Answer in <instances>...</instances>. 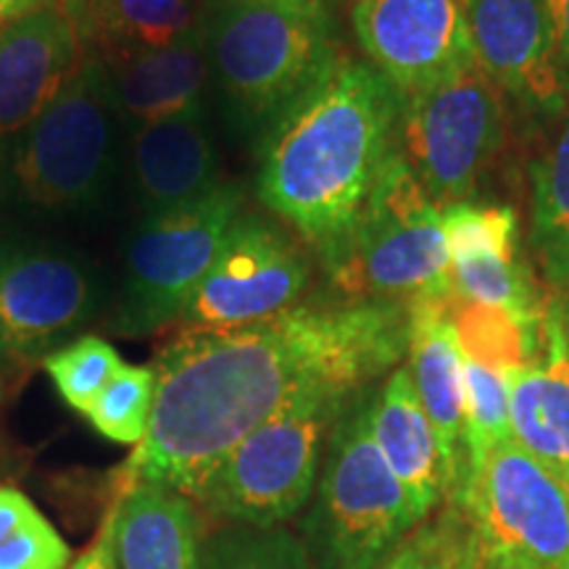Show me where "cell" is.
<instances>
[{"mask_svg":"<svg viewBox=\"0 0 569 569\" xmlns=\"http://www.w3.org/2000/svg\"><path fill=\"white\" fill-rule=\"evenodd\" d=\"M409 351V303L309 301L232 330H182L156 353L148 436L127 482L188 496L227 453L311 390H367Z\"/></svg>","mask_w":569,"mask_h":569,"instance_id":"1","label":"cell"},{"mask_svg":"<svg viewBox=\"0 0 569 569\" xmlns=\"http://www.w3.org/2000/svg\"><path fill=\"white\" fill-rule=\"evenodd\" d=\"M403 98L369 61L343 59L261 142L259 198L325 256L398 151Z\"/></svg>","mask_w":569,"mask_h":569,"instance_id":"2","label":"cell"},{"mask_svg":"<svg viewBox=\"0 0 569 569\" xmlns=\"http://www.w3.org/2000/svg\"><path fill=\"white\" fill-rule=\"evenodd\" d=\"M201 32L227 117L261 142L346 59L332 11L206 0Z\"/></svg>","mask_w":569,"mask_h":569,"instance_id":"3","label":"cell"},{"mask_svg":"<svg viewBox=\"0 0 569 569\" xmlns=\"http://www.w3.org/2000/svg\"><path fill=\"white\" fill-rule=\"evenodd\" d=\"M322 261L340 301H446L453 293L443 209L427 196L401 148Z\"/></svg>","mask_w":569,"mask_h":569,"instance_id":"4","label":"cell"},{"mask_svg":"<svg viewBox=\"0 0 569 569\" xmlns=\"http://www.w3.org/2000/svg\"><path fill=\"white\" fill-rule=\"evenodd\" d=\"M361 390L332 427L301 540L317 569H377L417 528L401 482L375 443Z\"/></svg>","mask_w":569,"mask_h":569,"instance_id":"5","label":"cell"},{"mask_svg":"<svg viewBox=\"0 0 569 569\" xmlns=\"http://www.w3.org/2000/svg\"><path fill=\"white\" fill-rule=\"evenodd\" d=\"M361 390H311L246 436L193 503L227 522L274 528L301 515L317 488L327 440Z\"/></svg>","mask_w":569,"mask_h":569,"instance_id":"6","label":"cell"},{"mask_svg":"<svg viewBox=\"0 0 569 569\" xmlns=\"http://www.w3.org/2000/svg\"><path fill=\"white\" fill-rule=\"evenodd\" d=\"M117 122L101 61L84 48L67 88L21 132L0 163L9 188L27 206L48 213L101 206L117 172Z\"/></svg>","mask_w":569,"mask_h":569,"instance_id":"7","label":"cell"},{"mask_svg":"<svg viewBox=\"0 0 569 569\" xmlns=\"http://www.w3.org/2000/svg\"><path fill=\"white\" fill-rule=\"evenodd\" d=\"M240 211V188L219 184L193 203L146 213L124 248V284L113 311V332L142 338L180 322Z\"/></svg>","mask_w":569,"mask_h":569,"instance_id":"8","label":"cell"},{"mask_svg":"<svg viewBox=\"0 0 569 569\" xmlns=\"http://www.w3.org/2000/svg\"><path fill=\"white\" fill-rule=\"evenodd\" d=\"M459 503L482 569H569V488L517 440L469 467Z\"/></svg>","mask_w":569,"mask_h":569,"instance_id":"9","label":"cell"},{"mask_svg":"<svg viewBox=\"0 0 569 569\" xmlns=\"http://www.w3.org/2000/svg\"><path fill=\"white\" fill-rule=\"evenodd\" d=\"M503 92L478 63L403 101L398 148L440 209L465 203L503 142Z\"/></svg>","mask_w":569,"mask_h":569,"instance_id":"10","label":"cell"},{"mask_svg":"<svg viewBox=\"0 0 569 569\" xmlns=\"http://www.w3.org/2000/svg\"><path fill=\"white\" fill-rule=\"evenodd\" d=\"M309 280L303 248L280 224L240 211L180 325L182 330H232L264 322L298 306Z\"/></svg>","mask_w":569,"mask_h":569,"instance_id":"11","label":"cell"},{"mask_svg":"<svg viewBox=\"0 0 569 569\" xmlns=\"http://www.w3.org/2000/svg\"><path fill=\"white\" fill-rule=\"evenodd\" d=\"M98 311V282L74 253L0 240V365L27 367L67 346Z\"/></svg>","mask_w":569,"mask_h":569,"instance_id":"12","label":"cell"},{"mask_svg":"<svg viewBox=\"0 0 569 569\" xmlns=\"http://www.w3.org/2000/svg\"><path fill=\"white\" fill-rule=\"evenodd\" d=\"M351 27L403 101L475 63L465 0H353Z\"/></svg>","mask_w":569,"mask_h":569,"instance_id":"13","label":"cell"},{"mask_svg":"<svg viewBox=\"0 0 569 569\" xmlns=\"http://www.w3.org/2000/svg\"><path fill=\"white\" fill-rule=\"evenodd\" d=\"M475 63L503 96L540 113L567 106L549 0H465Z\"/></svg>","mask_w":569,"mask_h":569,"instance_id":"14","label":"cell"},{"mask_svg":"<svg viewBox=\"0 0 569 569\" xmlns=\"http://www.w3.org/2000/svg\"><path fill=\"white\" fill-rule=\"evenodd\" d=\"M82 59V32L63 0H46L0 30V163L67 88Z\"/></svg>","mask_w":569,"mask_h":569,"instance_id":"15","label":"cell"},{"mask_svg":"<svg viewBox=\"0 0 569 569\" xmlns=\"http://www.w3.org/2000/svg\"><path fill=\"white\" fill-rule=\"evenodd\" d=\"M509 380L515 440L569 488V303L551 293L540 315V351Z\"/></svg>","mask_w":569,"mask_h":569,"instance_id":"16","label":"cell"},{"mask_svg":"<svg viewBox=\"0 0 569 569\" xmlns=\"http://www.w3.org/2000/svg\"><path fill=\"white\" fill-rule=\"evenodd\" d=\"M448 301V298H446ZM446 301L409 303V375L446 469V501H459L467 486L465 353L446 317Z\"/></svg>","mask_w":569,"mask_h":569,"instance_id":"17","label":"cell"},{"mask_svg":"<svg viewBox=\"0 0 569 569\" xmlns=\"http://www.w3.org/2000/svg\"><path fill=\"white\" fill-rule=\"evenodd\" d=\"M98 61L111 109L132 132L180 113L206 111L211 69L201 30L167 48L98 56Z\"/></svg>","mask_w":569,"mask_h":569,"instance_id":"18","label":"cell"},{"mask_svg":"<svg viewBox=\"0 0 569 569\" xmlns=\"http://www.w3.org/2000/svg\"><path fill=\"white\" fill-rule=\"evenodd\" d=\"M130 172L142 217L193 203L219 188V153L206 111L180 113L134 130Z\"/></svg>","mask_w":569,"mask_h":569,"instance_id":"19","label":"cell"},{"mask_svg":"<svg viewBox=\"0 0 569 569\" xmlns=\"http://www.w3.org/2000/svg\"><path fill=\"white\" fill-rule=\"evenodd\" d=\"M369 425L377 448L407 490L411 511L422 525L446 501V469L409 367H396L369 398Z\"/></svg>","mask_w":569,"mask_h":569,"instance_id":"20","label":"cell"},{"mask_svg":"<svg viewBox=\"0 0 569 569\" xmlns=\"http://www.w3.org/2000/svg\"><path fill=\"white\" fill-rule=\"evenodd\" d=\"M201 538L188 496L153 482H124L117 498L119 569H196Z\"/></svg>","mask_w":569,"mask_h":569,"instance_id":"21","label":"cell"},{"mask_svg":"<svg viewBox=\"0 0 569 569\" xmlns=\"http://www.w3.org/2000/svg\"><path fill=\"white\" fill-rule=\"evenodd\" d=\"M96 56L167 48L201 30L206 0H63Z\"/></svg>","mask_w":569,"mask_h":569,"instance_id":"22","label":"cell"},{"mask_svg":"<svg viewBox=\"0 0 569 569\" xmlns=\"http://www.w3.org/2000/svg\"><path fill=\"white\" fill-rule=\"evenodd\" d=\"M532 248L551 293L569 303V117L532 163Z\"/></svg>","mask_w":569,"mask_h":569,"instance_id":"23","label":"cell"},{"mask_svg":"<svg viewBox=\"0 0 569 569\" xmlns=\"http://www.w3.org/2000/svg\"><path fill=\"white\" fill-rule=\"evenodd\" d=\"M443 309L467 359L503 377L536 361L540 351V325L525 322L496 306L469 301L457 290L448 296Z\"/></svg>","mask_w":569,"mask_h":569,"instance_id":"24","label":"cell"},{"mask_svg":"<svg viewBox=\"0 0 569 569\" xmlns=\"http://www.w3.org/2000/svg\"><path fill=\"white\" fill-rule=\"evenodd\" d=\"M196 569H315L303 540L282 525L230 522L201 538Z\"/></svg>","mask_w":569,"mask_h":569,"instance_id":"25","label":"cell"},{"mask_svg":"<svg viewBox=\"0 0 569 569\" xmlns=\"http://www.w3.org/2000/svg\"><path fill=\"white\" fill-rule=\"evenodd\" d=\"M453 290L461 298L511 311L530 325H540L546 293L532 280L522 259H457L451 261Z\"/></svg>","mask_w":569,"mask_h":569,"instance_id":"26","label":"cell"},{"mask_svg":"<svg viewBox=\"0 0 569 569\" xmlns=\"http://www.w3.org/2000/svg\"><path fill=\"white\" fill-rule=\"evenodd\" d=\"M377 569H482L478 538L459 503L411 530L398 551Z\"/></svg>","mask_w":569,"mask_h":569,"instance_id":"27","label":"cell"},{"mask_svg":"<svg viewBox=\"0 0 569 569\" xmlns=\"http://www.w3.org/2000/svg\"><path fill=\"white\" fill-rule=\"evenodd\" d=\"M56 390L71 409L88 415L96 398L122 372L124 361L109 340L98 336H80L61 346L42 361Z\"/></svg>","mask_w":569,"mask_h":569,"instance_id":"28","label":"cell"},{"mask_svg":"<svg viewBox=\"0 0 569 569\" xmlns=\"http://www.w3.org/2000/svg\"><path fill=\"white\" fill-rule=\"evenodd\" d=\"M156 403L153 367L124 365L113 380L96 398L84 417L103 438L122 446H140L151 427Z\"/></svg>","mask_w":569,"mask_h":569,"instance_id":"29","label":"cell"},{"mask_svg":"<svg viewBox=\"0 0 569 569\" xmlns=\"http://www.w3.org/2000/svg\"><path fill=\"white\" fill-rule=\"evenodd\" d=\"M443 227L451 261L519 259L517 213L511 206L472 201L446 206Z\"/></svg>","mask_w":569,"mask_h":569,"instance_id":"30","label":"cell"},{"mask_svg":"<svg viewBox=\"0 0 569 569\" xmlns=\"http://www.w3.org/2000/svg\"><path fill=\"white\" fill-rule=\"evenodd\" d=\"M467 461L475 467L490 448L515 440L509 411V380L465 356ZM467 467V475H469Z\"/></svg>","mask_w":569,"mask_h":569,"instance_id":"31","label":"cell"},{"mask_svg":"<svg viewBox=\"0 0 569 569\" xmlns=\"http://www.w3.org/2000/svg\"><path fill=\"white\" fill-rule=\"evenodd\" d=\"M69 559L67 540L42 515L0 546V569H67Z\"/></svg>","mask_w":569,"mask_h":569,"instance_id":"32","label":"cell"},{"mask_svg":"<svg viewBox=\"0 0 569 569\" xmlns=\"http://www.w3.org/2000/svg\"><path fill=\"white\" fill-rule=\"evenodd\" d=\"M67 569H119L117 553V501L106 511L101 530L92 538V543Z\"/></svg>","mask_w":569,"mask_h":569,"instance_id":"33","label":"cell"},{"mask_svg":"<svg viewBox=\"0 0 569 569\" xmlns=\"http://www.w3.org/2000/svg\"><path fill=\"white\" fill-rule=\"evenodd\" d=\"M40 517V509L17 488H0V546Z\"/></svg>","mask_w":569,"mask_h":569,"instance_id":"34","label":"cell"},{"mask_svg":"<svg viewBox=\"0 0 569 569\" xmlns=\"http://www.w3.org/2000/svg\"><path fill=\"white\" fill-rule=\"evenodd\" d=\"M553 32H557V48L559 61L569 74V0H549Z\"/></svg>","mask_w":569,"mask_h":569,"instance_id":"35","label":"cell"},{"mask_svg":"<svg viewBox=\"0 0 569 569\" xmlns=\"http://www.w3.org/2000/svg\"><path fill=\"white\" fill-rule=\"evenodd\" d=\"M42 3L46 0H0V30H6V27L27 17L30 11L40 9Z\"/></svg>","mask_w":569,"mask_h":569,"instance_id":"36","label":"cell"},{"mask_svg":"<svg viewBox=\"0 0 569 569\" xmlns=\"http://www.w3.org/2000/svg\"><path fill=\"white\" fill-rule=\"evenodd\" d=\"M259 3L282 6V9H298V11H332V6L340 0H259Z\"/></svg>","mask_w":569,"mask_h":569,"instance_id":"37","label":"cell"}]
</instances>
